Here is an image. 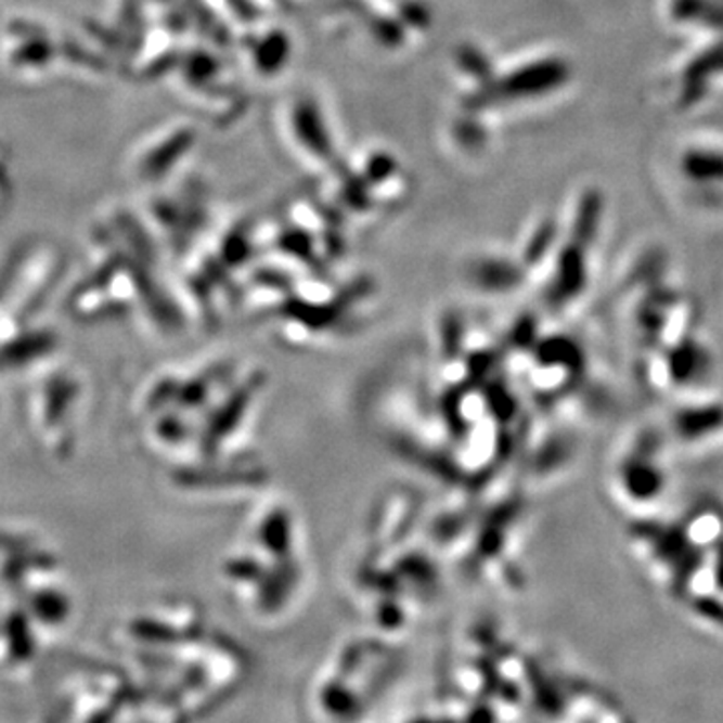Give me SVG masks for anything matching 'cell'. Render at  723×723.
Masks as SVG:
<instances>
[{
    "mask_svg": "<svg viewBox=\"0 0 723 723\" xmlns=\"http://www.w3.org/2000/svg\"><path fill=\"white\" fill-rule=\"evenodd\" d=\"M298 515L286 503L261 505L221 563L233 601L258 623L284 621L308 593V548Z\"/></svg>",
    "mask_w": 723,
    "mask_h": 723,
    "instance_id": "6da1fadb",
    "label": "cell"
},
{
    "mask_svg": "<svg viewBox=\"0 0 723 723\" xmlns=\"http://www.w3.org/2000/svg\"><path fill=\"white\" fill-rule=\"evenodd\" d=\"M396 654L386 642H350L320 668L310 708L326 720H352L369 711L390 685Z\"/></svg>",
    "mask_w": 723,
    "mask_h": 723,
    "instance_id": "7a4b0ae2",
    "label": "cell"
},
{
    "mask_svg": "<svg viewBox=\"0 0 723 723\" xmlns=\"http://www.w3.org/2000/svg\"><path fill=\"white\" fill-rule=\"evenodd\" d=\"M659 435L642 428L625 440L609 477L615 501L631 513H640V517L661 501L668 487L663 438Z\"/></svg>",
    "mask_w": 723,
    "mask_h": 723,
    "instance_id": "3957f363",
    "label": "cell"
},
{
    "mask_svg": "<svg viewBox=\"0 0 723 723\" xmlns=\"http://www.w3.org/2000/svg\"><path fill=\"white\" fill-rule=\"evenodd\" d=\"M682 171L685 179L696 183H723V151L687 150L683 153Z\"/></svg>",
    "mask_w": 723,
    "mask_h": 723,
    "instance_id": "277c9868",
    "label": "cell"
},
{
    "mask_svg": "<svg viewBox=\"0 0 723 723\" xmlns=\"http://www.w3.org/2000/svg\"><path fill=\"white\" fill-rule=\"evenodd\" d=\"M601 216H603V199L599 192H588L581 199V205L574 216V240L583 246H589L599 232Z\"/></svg>",
    "mask_w": 723,
    "mask_h": 723,
    "instance_id": "5b68a950",
    "label": "cell"
},
{
    "mask_svg": "<svg viewBox=\"0 0 723 723\" xmlns=\"http://www.w3.org/2000/svg\"><path fill=\"white\" fill-rule=\"evenodd\" d=\"M27 44H28V47H33V49H39V47H41L42 42L37 41V39H33V42L27 41ZM41 59H42L41 55H37V53H35V51H33V65H30V67H37V63H39V61H41Z\"/></svg>",
    "mask_w": 723,
    "mask_h": 723,
    "instance_id": "8992f818",
    "label": "cell"
}]
</instances>
